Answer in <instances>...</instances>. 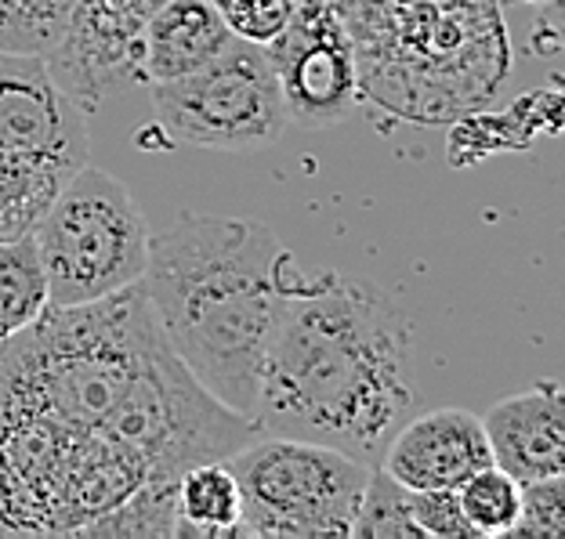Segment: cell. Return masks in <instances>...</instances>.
<instances>
[{
	"instance_id": "16",
	"label": "cell",
	"mask_w": 565,
	"mask_h": 539,
	"mask_svg": "<svg viewBox=\"0 0 565 539\" xmlns=\"http://www.w3.org/2000/svg\"><path fill=\"white\" fill-rule=\"evenodd\" d=\"M76 0H0V55L51 58L70 30Z\"/></svg>"
},
{
	"instance_id": "14",
	"label": "cell",
	"mask_w": 565,
	"mask_h": 539,
	"mask_svg": "<svg viewBox=\"0 0 565 539\" xmlns=\"http://www.w3.org/2000/svg\"><path fill=\"white\" fill-rule=\"evenodd\" d=\"M174 507V539H239L243 496L225 460H203L182 471Z\"/></svg>"
},
{
	"instance_id": "4",
	"label": "cell",
	"mask_w": 565,
	"mask_h": 539,
	"mask_svg": "<svg viewBox=\"0 0 565 539\" xmlns=\"http://www.w3.org/2000/svg\"><path fill=\"white\" fill-rule=\"evenodd\" d=\"M352 36L359 98L403 123H454L511 76L500 0H333Z\"/></svg>"
},
{
	"instance_id": "8",
	"label": "cell",
	"mask_w": 565,
	"mask_h": 539,
	"mask_svg": "<svg viewBox=\"0 0 565 539\" xmlns=\"http://www.w3.org/2000/svg\"><path fill=\"white\" fill-rule=\"evenodd\" d=\"M152 87V117L167 145L254 152L287 134L290 112L262 44L233 36L207 66Z\"/></svg>"
},
{
	"instance_id": "15",
	"label": "cell",
	"mask_w": 565,
	"mask_h": 539,
	"mask_svg": "<svg viewBox=\"0 0 565 539\" xmlns=\"http://www.w3.org/2000/svg\"><path fill=\"white\" fill-rule=\"evenodd\" d=\"M47 312V279L33 236L0 239V344Z\"/></svg>"
},
{
	"instance_id": "5",
	"label": "cell",
	"mask_w": 565,
	"mask_h": 539,
	"mask_svg": "<svg viewBox=\"0 0 565 539\" xmlns=\"http://www.w3.org/2000/svg\"><path fill=\"white\" fill-rule=\"evenodd\" d=\"M47 308L92 304L141 282L149 225L131 188L87 160L33 228Z\"/></svg>"
},
{
	"instance_id": "7",
	"label": "cell",
	"mask_w": 565,
	"mask_h": 539,
	"mask_svg": "<svg viewBox=\"0 0 565 539\" xmlns=\"http://www.w3.org/2000/svg\"><path fill=\"white\" fill-rule=\"evenodd\" d=\"M243 496L239 536L316 539L352 532V515L370 478V464L341 449L305 439H262L225 456Z\"/></svg>"
},
{
	"instance_id": "13",
	"label": "cell",
	"mask_w": 565,
	"mask_h": 539,
	"mask_svg": "<svg viewBox=\"0 0 565 539\" xmlns=\"http://www.w3.org/2000/svg\"><path fill=\"white\" fill-rule=\"evenodd\" d=\"M233 41L214 0H167L141 36V80L160 84L207 66Z\"/></svg>"
},
{
	"instance_id": "11",
	"label": "cell",
	"mask_w": 565,
	"mask_h": 539,
	"mask_svg": "<svg viewBox=\"0 0 565 539\" xmlns=\"http://www.w3.org/2000/svg\"><path fill=\"white\" fill-rule=\"evenodd\" d=\"M493 453L482 420L468 409H431L406 417L381 449L377 467L406 489H460L475 471L490 467Z\"/></svg>"
},
{
	"instance_id": "9",
	"label": "cell",
	"mask_w": 565,
	"mask_h": 539,
	"mask_svg": "<svg viewBox=\"0 0 565 539\" xmlns=\"http://www.w3.org/2000/svg\"><path fill=\"white\" fill-rule=\"evenodd\" d=\"M290 123L333 127L359 106L352 36L333 0H294L287 25L265 44Z\"/></svg>"
},
{
	"instance_id": "18",
	"label": "cell",
	"mask_w": 565,
	"mask_h": 539,
	"mask_svg": "<svg viewBox=\"0 0 565 539\" xmlns=\"http://www.w3.org/2000/svg\"><path fill=\"white\" fill-rule=\"evenodd\" d=\"M457 499L475 536L500 539V536H511V529H515V521H519L522 482H515L508 471L490 464V467L475 471L471 478L460 485Z\"/></svg>"
},
{
	"instance_id": "10",
	"label": "cell",
	"mask_w": 565,
	"mask_h": 539,
	"mask_svg": "<svg viewBox=\"0 0 565 539\" xmlns=\"http://www.w3.org/2000/svg\"><path fill=\"white\" fill-rule=\"evenodd\" d=\"M167 0H76L70 30L47 58L51 76L84 112L141 80V36Z\"/></svg>"
},
{
	"instance_id": "19",
	"label": "cell",
	"mask_w": 565,
	"mask_h": 539,
	"mask_svg": "<svg viewBox=\"0 0 565 539\" xmlns=\"http://www.w3.org/2000/svg\"><path fill=\"white\" fill-rule=\"evenodd\" d=\"M511 536H530V539H562L565 536V482H562V474L522 482L519 521H515V529H511Z\"/></svg>"
},
{
	"instance_id": "21",
	"label": "cell",
	"mask_w": 565,
	"mask_h": 539,
	"mask_svg": "<svg viewBox=\"0 0 565 539\" xmlns=\"http://www.w3.org/2000/svg\"><path fill=\"white\" fill-rule=\"evenodd\" d=\"M409 504H414V518L428 539H468V536H475L468 518H465V510H460L457 489H417Z\"/></svg>"
},
{
	"instance_id": "3",
	"label": "cell",
	"mask_w": 565,
	"mask_h": 539,
	"mask_svg": "<svg viewBox=\"0 0 565 539\" xmlns=\"http://www.w3.org/2000/svg\"><path fill=\"white\" fill-rule=\"evenodd\" d=\"M298 276V258L265 222L182 211L149 233L141 290L189 374L254 420L265 344Z\"/></svg>"
},
{
	"instance_id": "1",
	"label": "cell",
	"mask_w": 565,
	"mask_h": 539,
	"mask_svg": "<svg viewBox=\"0 0 565 539\" xmlns=\"http://www.w3.org/2000/svg\"><path fill=\"white\" fill-rule=\"evenodd\" d=\"M262 439L182 366L141 282L0 344V536H87L146 485Z\"/></svg>"
},
{
	"instance_id": "12",
	"label": "cell",
	"mask_w": 565,
	"mask_h": 539,
	"mask_svg": "<svg viewBox=\"0 0 565 539\" xmlns=\"http://www.w3.org/2000/svg\"><path fill=\"white\" fill-rule=\"evenodd\" d=\"M493 464L515 482H536L565 471V399L558 380L500 399L482 417Z\"/></svg>"
},
{
	"instance_id": "17",
	"label": "cell",
	"mask_w": 565,
	"mask_h": 539,
	"mask_svg": "<svg viewBox=\"0 0 565 539\" xmlns=\"http://www.w3.org/2000/svg\"><path fill=\"white\" fill-rule=\"evenodd\" d=\"M414 489H406L403 482H395L388 471L377 464L370 467V478L359 496V507L352 515V532L359 539H428L420 532L414 518Z\"/></svg>"
},
{
	"instance_id": "2",
	"label": "cell",
	"mask_w": 565,
	"mask_h": 539,
	"mask_svg": "<svg viewBox=\"0 0 565 539\" xmlns=\"http://www.w3.org/2000/svg\"><path fill=\"white\" fill-rule=\"evenodd\" d=\"M409 344V323L374 282L301 272L262 355V434L323 442L374 467L414 409Z\"/></svg>"
},
{
	"instance_id": "6",
	"label": "cell",
	"mask_w": 565,
	"mask_h": 539,
	"mask_svg": "<svg viewBox=\"0 0 565 539\" xmlns=\"http://www.w3.org/2000/svg\"><path fill=\"white\" fill-rule=\"evenodd\" d=\"M87 160V112L47 62L0 55V239L33 236L51 200Z\"/></svg>"
},
{
	"instance_id": "20",
	"label": "cell",
	"mask_w": 565,
	"mask_h": 539,
	"mask_svg": "<svg viewBox=\"0 0 565 539\" xmlns=\"http://www.w3.org/2000/svg\"><path fill=\"white\" fill-rule=\"evenodd\" d=\"M214 8L233 36L265 47L287 25L294 0H214Z\"/></svg>"
}]
</instances>
